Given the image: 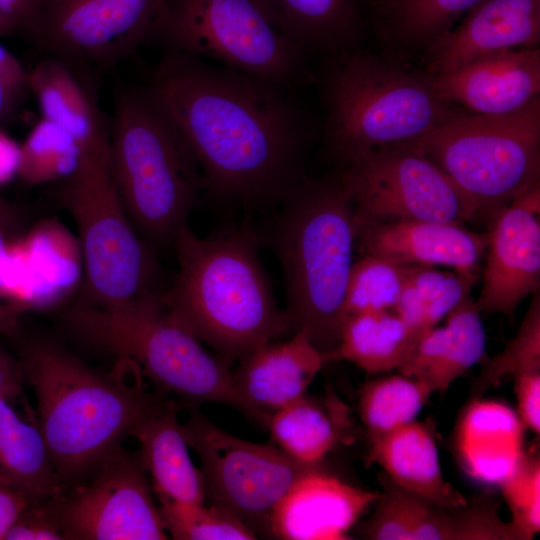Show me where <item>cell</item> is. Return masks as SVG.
Masks as SVG:
<instances>
[{
  "label": "cell",
  "instance_id": "7",
  "mask_svg": "<svg viewBox=\"0 0 540 540\" xmlns=\"http://www.w3.org/2000/svg\"><path fill=\"white\" fill-rule=\"evenodd\" d=\"M334 60L322 82L325 133L344 162L375 148L411 143L463 110L435 95L426 72L357 48Z\"/></svg>",
  "mask_w": 540,
  "mask_h": 540
},
{
  "label": "cell",
  "instance_id": "17",
  "mask_svg": "<svg viewBox=\"0 0 540 540\" xmlns=\"http://www.w3.org/2000/svg\"><path fill=\"white\" fill-rule=\"evenodd\" d=\"M430 76L440 100L472 113L505 114L540 96V49L496 52Z\"/></svg>",
  "mask_w": 540,
  "mask_h": 540
},
{
  "label": "cell",
  "instance_id": "45",
  "mask_svg": "<svg viewBox=\"0 0 540 540\" xmlns=\"http://www.w3.org/2000/svg\"><path fill=\"white\" fill-rule=\"evenodd\" d=\"M0 83L28 90V71L20 61L0 44Z\"/></svg>",
  "mask_w": 540,
  "mask_h": 540
},
{
  "label": "cell",
  "instance_id": "10",
  "mask_svg": "<svg viewBox=\"0 0 540 540\" xmlns=\"http://www.w3.org/2000/svg\"><path fill=\"white\" fill-rule=\"evenodd\" d=\"M60 198L79 234L84 274L80 301L118 306L156 291V260L125 211L108 154L86 155L63 180Z\"/></svg>",
  "mask_w": 540,
  "mask_h": 540
},
{
  "label": "cell",
  "instance_id": "42",
  "mask_svg": "<svg viewBox=\"0 0 540 540\" xmlns=\"http://www.w3.org/2000/svg\"><path fill=\"white\" fill-rule=\"evenodd\" d=\"M23 383L19 361L0 350V398L11 402L23 397Z\"/></svg>",
  "mask_w": 540,
  "mask_h": 540
},
{
  "label": "cell",
  "instance_id": "34",
  "mask_svg": "<svg viewBox=\"0 0 540 540\" xmlns=\"http://www.w3.org/2000/svg\"><path fill=\"white\" fill-rule=\"evenodd\" d=\"M85 156L68 132L41 118L20 144L17 176L28 186L63 181L77 171Z\"/></svg>",
  "mask_w": 540,
  "mask_h": 540
},
{
  "label": "cell",
  "instance_id": "38",
  "mask_svg": "<svg viewBox=\"0 0 540 540\" xmlns=\"http://www.w3.org/2000/svg\"><path fill=\"white\" fill-rule=\"evenodd\" d=\"M510 509V522L523 540L540 531V456L525 452L514 470L499 484Z\"/></svg>",
  "mask_w": 540,
  "mask_h": 540
},
{
  "label": "cell",
  "instance_id": "31",
  "mask_svg": "<svg viewBox=\"0 0 540 540\" xmlns=\"http://www.w3.org/2000/svg\"><path fill=\"white\" fill-rule=\"evenodd\" d=\"M481 0H370L367 14L387 40L427 48Z\"/></svg>",
  "mask_w": 540,
  "mask_h": 540
},
{
  "label": "cell",
  "instance_id": "4",
  "mask_svg": "<svg viewBox=\"0 0 540 540\" xmlns=\"http://www.w3.org/2000/svg\"><path fill=\"white\" fill-rule=\"evenodd\" d=\"M274 242L285 279L290 328L336 350L353 264L354 205L341 175L303 179L283 200Z\"/></svg>",
  "mask_w": 540,
  "mask_h": 540
},
{
  "label": "cell",
  "instance_id": "48",
  "mask_svg": "<svg viewBox=\"0 0 540 540\" xmlns=\"http://www.w3.org/2000/svg\"><path fill=\"white\" fill-rule=\"evenodd\" d=\"M10 262V244L0 228V297L6 300L7 278Z\"/></svg>",
  "mask_w": 540,
  "mask_h": 540
},
{
  "label": "cell",
  "instance_id": "28",
  "mask_svg": "<svg viewBox=\"0 0 540 540\" xmlns=\"http://www.w3.org/2000/svg\"><path fill=\"white\" fill-rule=\"evenodd\" d=\"M275 26L303 51L333 57L357 48L367 8L361 0H258ZM368 15V14H367Z\"/></svg>",
  "mask_w": 540,
  "mask_h": 540
},
{
  "label": "cell",
  "instance_id": "15",
  "mask_svg": "<svg viewBox=\"0 0 540 540\" xmlns=\"http://www.w3.org/2000/svg\"><path fill=\"white\" fill-rule=\"evenodd\" d=\"M374 511L357 527L369 540H523L500 517L499 501L478 495L458 506L430 501L395 484L386 474Z\"/></svg>",
  "mask_w": 540,
  "mask_h": 540
},
{
  "label": "cell",
  "instance_id": "6",
  "mask_svg": "<svg viewBox=\"0 0 540 540\" xmlns=\"http://www.w3.org/2000/svg\"><path fill=\"white\" fill-rule=\"evenodd\" d=\"M63 322L84 344L131 362L161 393L194 405L223 404L250 419L229 365L171 317L158 291L118 306L78 301Z\"/></svg>",
  "mask_w": 540,
  "mask_h": 540
},
{
  "label": "cell",
  "instance_id": "16",
  "mask_svg": "<svg viewBox=\"0 0 540 540\" xmlns=\"http://www.w3.org/2000/svg\"><path fill=\"white\" fill-rule=\"evenodd\" d=\"M480 311L513 316L540 286V181L496 215L489 233Z\"/></svg>",
  "mask_w": 540,
  "mask_h": 540
},
{
  "label": "cell",
  "instance_id": "19",
  "mask_svg": "<svg viewBox=\"0 0 540 540\" xmlns=\"http://www.w3.org/2000/svg\"><path fill=\"white\" fill-rule=\"evenodd\" d=\"M378 494L351 485L319 465L302 475L277 505L272 538L349 539V531L373 506Z\"/></svg>",
  "mask_w": 540,
  "mask_h": 540
},
{
  "label": "cell",
  "instance_id": "18",
  "mask_svg": "<svg viewBox=\"0 0 540 540\" xmlns=\"http://www.w3.org/2000/svg\"><path fill=\"white\" fill-rule=\"evenodd\" d=\"M540 0H481L426 48V73L465 66L483 56L538 46Z\"/></svg>",
  "mask_w": 540,
  "mask_h": 540
},
{
  "label": "cell",
  "instance_id": "36",
  "mask_svg": "<svg viewBox=\"0 0 540 540\" xmlns=\"http://www.w3.org/2000/svg\"><path fill=\"white\" fill-rule=\"evenodd\" d=\"M482 360V369L471 392L473 398H481L487 389L496 386L506 376L515 379L540 372L539 290L533 293L528 311L514 337L501 352Z\"/></svg>",
  "mask_w": 540,
  "mask_h": 540
},
{
  "label": "cell",
  "instance_id": "23",
  "mask_svg": "<svg viewBox=\"0 0 540 540\" xmlns=\"http://www.w3.org/2000/svg\"><path fill=\"white\" fill-rule=\"evenodd\" d=\"M271 443L305 465H320L341 445L353 441L350 407L332 390L307 392L267 417Z\"/></svg>",
  "mask_w": 540,
  "mask_h": 540
},
{
  "label": "cell",
  "instance_id": "8",
  "mask_svg": "<svg viewBox=\"0 0 540 540\" xmlns=\"http://www.w3.org/2000/svg\"><path fill=\"white\" fill-rule=\"evenodd\" d=\"M473 201L497 214L540 181V96L505 114L461 110L411 143Z\"/></svg>",
  "mask_w": 540,
  "mask_h": 540
},
{
  "label": "cell",
  "instance_id": "37",
  "mask_svg": "<svg viewBox=\"0 0 540 540\" xmlns=\"http://www.w3.org/2000/svg\"><path fill=\"white\" fill-rule=\"evenodd\" d=\"M168 534L177 540H253L255 533L240 519L215 505L160 502Z\"/></svg>",
  "mask_w": 540,
  "mask_h": 540
},
{
  "label": "cell",
  "instance_id": "26",
  "mask_svg": "<svg viewBox=\"0 0 540 540\" xmlns=\"http://www.w3.org/2000/svg\"><path fill=\"white\" fill-rule=\"evenodd\" d=\"M369 463L395 484L435 503L458 506L467 498L443 476L432 425L412 421L370 440Z\"/></svg>",
  "mask_w": 540,
  "mask_h": 540
},
{
  "label": "cell",
  "instance_id": "32",
  "mask_svg": "<svg viewBox=\"0 0 540 540\" xmlns=\"http://www.w3.org/2000/svg\"><path fill=\"white\" fill-rule=\"evenodd\" d=\"M474 283L457 272L411 265L394 311L421 339L470 294Z\"/></svg>",
  "mask_w": 540,
  "mask_h": 540
},
{
  "label": "cell",
  "instance_id": "46",
  "mask_svg": "<svg viewBox=\"0 0 540 540\" xmlns=\"http://www.w3.org/2000/svg\"><path fill=\"white\" fill-rule=\"evenodd\" d=\"M32 310V307L22 301L3 300L0 302V332L14 328L19 318Z\"/></svg>",
  "mask_w": 540,
  "mask_h": 540
},
{
  "label": "cell",
  "instance_id": "11",
  "mask_svg": "<svg viewBox=\"0 0 540 540\" xmlns=\"http://www.w3.org/2000/svg\"><path fill=\"white\" fill-rule=\"evenodd\" d=\"M181 427L201 463L205 502L236 516L257 538H272L277 505L302 475L319 465L299 463L273 444L236 437L197 410Z\"/></svg>",
  "mask_w": 540,
  "mask_h": 540
},
{
  "label": "cell",
  "instance_id": "1",
  "mask_svg": "<svg viewBox=\"0 0 540 540\" xmlns=\"http://www.w3.org/2000/svg\"><path fill=\"white\" fill-rule=\"evenodd\" d=\"M285 88L170 51L149 86L193 151L204 187L246 204L284 200L304 179L310 122Z\"/></svg>",
  "mask_w": 540,
  "mask_h": 540
},
{
  "label": "cell",
  "instance_id": "49",
  "mask_svg": "<svg viewBox=\"0 0 540 540\" xmlns=\"http://www.w3.org/2000/svg\"><path fill=\"white\" fill-rule=\"evenodd\" d=\"M14 33L10 25L0 15V35H7Z\"/></svg>",
  "mask_w": 540,
  "mask_h": 540
},
{
  "label": "cell",
  "instance_id": "24",
  "mask_svg": "<svg viewBox=\"0 0 540 540\" xmlns=\"http://www.w3.org/2000/svg\"><path fill=\"white\" fill-rule=\"evenodd\" d=\"M444 318V325L428 331L399 369L432 393L445 392L457 378L482 361L486 350L480 310L470 294Z\"/></svg>",
  "mask_w": 540,
  "mask_h": 540
},
{
  "label": "cell",
  "instance_id": "25",
  "mask_svg": "<svg viewBox=\"0 0 540 540\" xmlns=\"http://www.w3.org/2000/svg\"><path fill=\"white\" fill-rule=\"evenodd\" d=\"M132 437L139 444L137 453L159 502H205L202 472L190 457L175 403L165 401L137 426Z\"/></svg>",
  "mask_w": 540,
  "mask_h": 540
},
{
  "label": "cell",
  "instance_id": "30",
  "mask_svg": "<svg viewBox=\"0 0 540 540\" xmlns=\"http://www.w3.org/2000/svg\"><path fill=\"white\" fill-rule=\"evenodd\" d=\"M419 341L394 310L357 314L342 321L333 360H347L370 374L399 370Z\"/></svg>",
  "mask_w": 540,
  "mask_h": 540
},
{
  "label": "cell",
  "instance_id": "13",
  "mask_svg": "<svg viewBox=\"0 0 540 540\" xmlns=\"http://www.w3.org/2000/svg\"><path fill=\"white\" fill-rule=\"evenodd\" d=\"M137 452L122 445L59 498L44 502L67 540L169 539Z\"/></svg>",
  "mask_w": 540,
  "mask_h": 540
},
{
  "label": "cell",
  "instance_id": "5",
  "mask_svg": "<svg viewBox=\"0 0 540 540\" xmlns=\"http://www.w3.org/2000/svg\"><path fill=\"white\" fill-rule=\"evenodd\" d=\"M108 164L135 228L155 241H173L204 182L184 135L149 87L116 93Z\"/></svg>",
  "mask_w": 540,
  "mask_h": 540
},
{
  "label": "cell",
  "instance_id": "2",
  "mask_svg": "<svg viewBox=\"0 0 540 540\" xmlns=\"http://www.w3.org/2000/svg\"><path fill=\"white\" fill-rule=\"evenodd\" d=\"M19 365L33 390L36 424L65 491L84 482L166 401L119 376L93 370L49 339L27 341Z\"/></svg>",
  "mask_w": 540,
  "mask_h": 540
},
{
  "label": "cell",
  "instance_id": "14",
  "mask_svg": "<svg viewBox=\"0 0 540 540\" xmlns=\"http://www.w3.org/2000/svg\"><path fill=\"white\" fill-rule=\"evenodd\" d=\"M162 0H45L36 41L72 67H108L149 41Z\"/></svg>",
  "mask_w": 540,
  "mask_h": 540
},
{
  "label": "cell",
  "instance_id": "20",
  "mask_svg": "<svg viewBox=\"0 0 540 540\" xmlns=\"http://www.w3.org/2000/svg\"><path fill=\"white\" fill-rule=\"evenodd\" d=\"M487 234L459 223L395 220L372 224L355 234L363 255L399 264L447 266L476 281L487 248Z\"/></svg>",
  "mask_w": 540,
  "mask_h": 540
},
{
  "label": "cell",
  "instance_id": "33",
  "mask_svg": "<svg viewBox=\"0 0 540 540\" xmlns=\"http://www.w3.org/2000/svg\"><path fill=\"white\" fill-rule=\"evenodd\" d=\"M431 394L423 383L400 372L365 382L358 393V412L369 440L416 420Z\"/></svg>",
  "mask_w": 540,
  "mask_h": 540
},
{
  "label": "cell",
  "instance_id": "9",
  "mask_svg": "<svg viewBox=\"0 0 540 540\" xmlns=\"http://www.w3.org/2000/svg\"><path fill=\"white\" fill-rule=\"evenodd\" d=\"M149 40L283 87L310 76L307 53L275 26L258 0H162Z\"/></svg>",
  "mask_w": 540,
  "mask_h": 540
},
{
  "label": "cell",
  "instance_id": "27",
  "mask_svg": "<svg viewBox=\"0 0 540 540\" xmlns=\"http://www.w3.org/2000/svg\"><path fill=\"white\" fill-rule=\"evenodd\" d=\"M42 118L68 132L86 155L108 154L109 128L76 68L50 56L28 71Z\"/></svg>",
  "mask_w": 540,
  "mask_h": 540
},
{
  "label": "cell",
  "instance_id": "41",
  "mask_svg": "<svg viewBox=\"0 0 540 540\" xmlns=\"http://www.w3.org/2000/svg\"><path fill=\"white\" fill-rule=\"evenodd\" d=\"M45 0H0V15L13 32L33 39L39 31Z\"/></svg>",
  "mask_w": 540,
  "mask_h": 540
},
{
  "label": "cell",
  "instance_id": "22",
  "mask_svg": "<svg viewBox=\"0 0 540 540\" xmlns=\"http://www.w3.org/2000/svg\"><path fill=\"white\" fill-rule=\"evenodd\" d=\"M525 430L516 411L505 403L473 398L455 427L456 458L471 478L499 485L526 452Z\"/></svg>",
  "mask_w": 540,
  "mask_h": 540
},
{
  "label": "cell",
  "instance_id": "47",
  "mask_svg": "<svg viewBox=\"0 0 540 540\" xmlns=\"http://www.w3.org/2000/svg\"><path fill=\"white\" fill-rule=\"evenodd\" d=\"M26 91L28 90H22L0 83V123L12 116L23 92Z\"/></svg>",
  "mask_w": 540,
  "mask_h": 540
},
{
  "label": "cell",
  "instance_id": "21",
  "mask_svg": "<svg viewBox=\"0 0 540 540\" xmlns=\"http://www.w3.org/2000/svg\"><path fill=\"white\" fill-rule=\"evenodd\" d=\"M331 360L305 330L284 342L272 341L239 359L232 372L234 387L250 420L265 429L267 417L307 392L322 367Z\"/></svg>",
  "mask_w": 540,
  "mask_h": 540
},
{
  "label": "cell",
  "instance_id": "12",
  "mask_svg": "<svg viewBox=\"0 0 540 540\" xmlns=\"http://www.w3.org/2000/svg\"><path fill=\"white\" fill-rule=\"evenodd\" d=\"M346 164L341 179L354 205L355 234L388 221L463 224L478 215L470 197L408 144L375 148Z\"/></svg>",
  "mask_w": 540,
  "mask_h": 540
},
{
  "label": "cell",
  "instance_id": "29",
  "mask_svg": "<svg viewBox=\"0 0 540 540\" xmlns=\"http://www.w3.org/2000/svg\"><path fill=\"white\" fill-rule=\"evenodd\" d=\"M0 481L29 503H44L66 491L36 422L23 420L0 398Z\"/></svg>",
  "mask_w": 540,
  "mask_h": 540
},
{
  "label": "cell",
  "instance_id": "44",
  "mask_svg": "<svg viewBox=\"0 0 540 540\" xmlns=\"http://www.w3.org/2000/svg\"><path fill=\"white\" fill-rule=\"evenodd\" d=\"M20 144L0 128V188L18 175Z\"/></svg>",
  "mask_w": 540,
  "mask_h": 540
},
{
  "label": "cell",
  "instance_id": "35",
  "mask_svg": "<svg viewBox=\"0 0 540 540\" xmlns=\"http://www.w3.org/2000/svg\"><path fill=\"white\" fill-rule=\"evenodd\" d=\"M410 267L369 254L353 262L342 321L357 314L394 310Z\"/></svg>",
  "mask_w": 540,
  "mask_h": 540
},
{
  "label": "cell",
  "instance_id": "39",
  "mask_svg": "<svg viewBox=\"0 0 540 540\" xmlns=\"http://www.w3.org/2000/svg\"><path fill=\"white\" fill-rule=\"evenodd\" d=\"M5 540H65L44 503H29L8 529Z\"/></svg>",
  "mask_w": 540,
  "mask_h": 540
},
{
  "label": "cell",
  "instance_id": "43",
  "mask_svg": "<svg viewBox=\"0 0 540 540\" xmlns=\"http://www.w3.org/2000/svg\"><path fill=\"white\" fill-rule=\"evenodd\" d=\"M28 504L23 495L0 481V540Z\"/></svg>",
  "mask_w": 540,
  "mask_h": 540
},
{
  "label": "cell",
  "instance_id": "3",
  "mask_svg": "<svg viewBox=\"0 0 540 540\" xmlns=\"http://www.w3.org/2000/svg\"><path fill=\"white\" fill-rule=\"evenodd\" d=\"M178 272L158 291L171 317L229 366L290 329L246 230L200 238L187 226L175 236Z\"/></svg>",
  "mask_w": 540,
  "mask_h": 540
},
{
  "label": "cell",
  "instance_id": "40",
  "mask_svg": "<svg viewBox=\"0 0 540 540\" xmlns=\"http://www.w3.org/2000/svg\"><path fill=\"white\" fill-rule=\"evenodd\" d=\"M516 413L526 429L540 433V372L514 379Z\"/></svg>",
  "mask_w": 540,
  "mask_h": 540
}]
</instances>
